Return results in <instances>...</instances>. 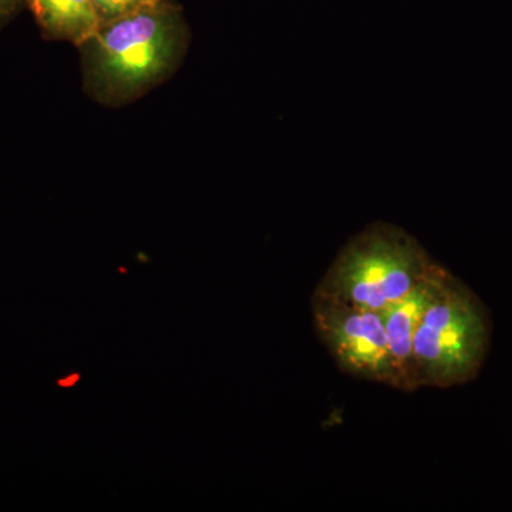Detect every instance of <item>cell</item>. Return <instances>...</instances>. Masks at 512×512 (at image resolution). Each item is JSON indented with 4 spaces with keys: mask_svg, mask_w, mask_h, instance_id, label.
<instances>
[{
    "mask_svg": "<svg viewBox=\"0 0 512 512\" xmlns=\"http://www.w3.org/2000/svg\"><path fill=\"white\" fill-rule=\"evenodd\" d=\"M437 266L412 234L373 222L340 249L313 296L382 312Z\"/></svg>",
    "mask_w": 512,
    "mask_h": 512,
    "instance_id": "6da1fadb",
    "label": "cell"
},
{
    "mask_svg": "<svg viewBox=\"0 0 512 512\" xmlns=\"http://www.w3.org/2000/svg\"><path fill=\"white\" fill-rule=\"evenodd\" d=\"M490 345L491 320L484 303L448 272L414 335L419 389H447L476 379Z\"/></svg>",
    "mask_w": 512,
    "mask_h": 512,
    "instance_id": "7a4b0ae2",
    "label": "cell"
},
{
    "mask_svg": "<svg viewBox=\"0 0 512 512\" xmlns=\"http://www.w3.org/2000/svg\"><path fill=\"white\" fill-rule=\"evenodd\" d=\"M94 39V70L116 92L147 86L170 67L178 46L174 16L147 3L110 22Z\"/></svg>",
    "mask_w": 512,
    "mask_h": 512,
    "instance_id": "3957f363",
    "label": "cell"
},
{
    "mask_svg": "<svg viewBox=\"0 0 512 512\" xmlns=\"http://www.w3.org/2000/svg\"><path fill=\"white\" fill-rule=\"evenodd\" d=\"M313 325L342 372L399 389L383 313L312 298Z\"/></svg>",
    "mask_w": 512,
    "mask_h": 512,
    "instance_id": "277c9868",
    "label": "cell"
},
{
    "mask_svg": "<svg viewBox=\"0 0 512 512\" xmlns=\"http://www.w3.org/2000/svg\"><path fill=\"white\" fill-rule=\"evenodd\" d=\"M448 269L437 266L429 276L414 286L402 299L383 309L384 328L392 350L394 365L399 375L400 390L414 392L419 389L414 367L413 340L424 312L436 298Z\"/></svg>",
    "mask_w": 512,
    "mask_h": 512,
    "instance_id": "5b68a950",
    "label": "cell"
},
{
    "mask_svg": "<svg viewBox=\"0 0 512 512\" xmlns=\"http://www.w3.org/2000/svg\"><path fill=\"white\" fill-rule=\"evenodd\" d=\"M33 10L43 28L57 36L84 42L101 28L92 0H32Z\"/></svg>",
    "mask_w": 512,
    "mask_h": 512,
    "instance_id": "8992f818",
    "label": "cell"
},
{
    "mask_svg": "<svg viewBox=\"0 0 512 512\" xmlns=\"http://www.w3.org/2000/svg\"><path fill=\"white\" fill-rule=\"evenodd\" d=\"M92 2L97 13H99L101 22L103 20L113 22V20L140 8V6L147 5L141 0H92Z\"/></svg>",
    "mask_w": 512,
    "mask_h": 512,
    "instance_id": "52a82bcc",
    "label": "cell"
},
{
    "mask_svg": "<svg viewBox=\"0 0 512 512\" xmlns=\"http://www.w3.org/2000/svg\"><path fill=\"white\" fill-rule=\"evenodd\" d=\"M10 2H12V0H0V16L8 10Z\"/></svg>",
    "mask_w": 512,
    "mask_h": 512,
    "instance_id": "ba28073f",
    "label": "cell"
},
{
    "mask_svg": "<svg viewBox=\"0 0 512 512\" xmlns=\"http://www.w3.org/2000/svg\"><path fill=\"white\" fill-rule=\"evenodd\" d=\"M143 3H157V0H141Z\"/></svg>",
    "mask_w": 512,
    "mask_h": 512,
    "instance_id": "9c48e42d",
    "label": "cell"
}]
</instances>
